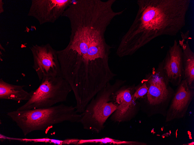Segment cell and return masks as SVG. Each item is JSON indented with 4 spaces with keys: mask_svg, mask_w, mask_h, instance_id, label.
<instances>
[{
    "mask_svg": "<svg viewBox=\"0 0 194 145\" xmlns=\"http://www.w3.org/2000/svg\"><path fill=\"white\" fill-rule=\"evenodd\" d=\"M111 93L108 83L87 104L79 122L84 129L98 133L103 129L107 119L117 108L111 101Z\"/></svg>",
    "mask_w": 194,
    "mask_h": 145,
    "instance_id": "cell-4",
    "label": "cell"
},
{
    "mask_svg": "<svg viewBox=\"0 0 194 145\" xmlns=\"http://www.w3.org/2000/svg\"><path fill=\"white\" fill-rule=\"evenodd\" d=\"M149 79L147 94L148 103L156 106L164 102L169 97L170 91L167 84L168 80L163 71L162 61L158 68L152 70Z\"/></svg>",
    "mask_w": 194,
    "mask_h": 145,
    "instance_id": "cell-8",
    "label": "cell"
},
{
    "mask_svg": "<svg viewBox=\"0 0 194 145\" xmlns=\"http://www.w3.org/2000/svg\"><path fill=\"white\" fill-rule=\"evenodd\" d=\"M133 94L130 89L121 90L116 96L117 108L114 117L115 119L121 121L128 117L134 107Z\"/></svg>",
    "mask_w": 194,
    "mask_h": 145,
    "instance_id": "cell-11",
    "label": "cell"
},
{
    "mask_svg": "<svg viewBox=\"0 0 194 145\" xmlns=\"http://www.w3.org/2000/svg\"><path fill=\"white\" fill-rule=\"evenodd\" d=\"M162 68L168 81L179 85L184 77L182 50L176 40L170 46L162 61Z\"/></svg>",
    "mask_w": 194,
    "mask_h": 145,
    "instance_id": "cell-7",
    "label": "cell"
},
{
    "mask_svg": "<svg viewBox=\"0 0 194 145\" xmlns=\"http://www.w3.org/2000/svg\"><path fill=\"white\" fill-rule=\"evenodd\" d=\"M172 100L166 118V122L184 117L194 97L193 89L186 80H182Z\"/></svg>",
    "mask_w": 194,
    "mask_h": 145,
    "instance_id": "cell-9",
    "label": "cell"
},
{
    "mask_svg": "<svg viewBox=\"0 0 194 145\" xmlns=\"http://www.w3.org/2000/svg\"><path fill=\"white\" fill-rule=\"evenodd\" d=\"M30 49L33 56V67L40 82L45 77L61 76L57 51L50 44L32 45Z\"/></svg>",
    "mask_w": 194,
    "mask_h": 145,
    "instance_id": "cell-5",
    "label": "cell"
},
{
    "mask_svg": "<svg viewBox=\"0 0 194 145\" xmlns=\"http://www.w3.org/2000/svg\"><path fill=\"white\" fill-rule=\"evenodd\" d=\"M148 89V87L146 82L144 83L139 87L133 94V98L135 100L136 99L143 97L147 94Z\"/></svg>",
    "mask_w": 194,
    "mask_h": 145,
    "instance_id": "cell-14",
    "label": "cell"
},
{
    "mask_svg": "<svg viewBox=\"0 0 194 145\" xmlns=\"http://www.w3.org/2000/svg\"><path fill=\"white\" fill-rule=\"evenodd\" d=\"M4 3L2 0H0V13L1 14L4 11L3 5Z\"/></svg>",
    "mask_w": 194,
    "mask_h": 145,
    "instance_id": "cell-15",
    "label": "cell"
},
{
    "mask_svg": "<svg viewBox=\"0 0 194 145\" xmlns=\"http://www.w3.org/2000/svg\"><path fill=\"white\" fill-rule=\"evenodd\" d=\"M138 10L116 51L119 57L132 55L157 37L176 36L186 25L190 0H138Z\"/></svg>",
    "mask_w": 194,
    "mask_h": 145,
    "instance_id": "cell-1",
    "label": "cell"
},
{
    "mask_svg": "<svg viewBox=\"0 0 194 145\" xmlns=\"http://www.w3.org/2000/svg\"><path fill=\"white\" fill-rule=\"evenodd\" d=\"M7 115L20 129L24 136L34 131L46 134L53 125L64 122L79 123L82 113H78L75 106L63 103L45 108L28 110H16Z\"/></svg>",
    "mask_w": 194,
    "mask_h": 145,
    "instance_id": "cell-2",
    "label": "cell"
},
{
    "mask_svg": "<svg viewBox=\"0 0 194 145\" xmlns=\"http://www.w3.org/2000/svg\"><path fill=\"white\" fill-rule=\"evenodd\" d=\"M39 87L30 92V99L16 109L18 111L48 108L66 101L72 91L70 85L61 76L46 77Z\"/></svg>",
    "mask_w": 194,
    "mask_h": 145,
    "instance_id": "cell-3",
    "label": "cell"
},
{
    "mask_svg": "<svg viewBox=\"0 0 194 145\" xmlns=\"http://www.w3.org/2000/svg\"><path fill=\"white\" fill-rule=\"evenodd\" d=\"M72 0H32L27 16L35 19L40 25L53 23L62 16Z\"/></svg>",
    "mask_w": 194,
    "mask_h": 145,
    "instance_id": "cell-6",
    "label": "cell"
},
{
    "mask_svg": "<svg viewBox=\"0 0 194 145\" xmlns=\"http://www.w3.org/2000/svg\"><path fill=\"white\" fill-rule=\"evenodd\" d=\"M23 85H17L10 84L0 79V99L10 100L20 102L28 101L31 94L24 89Z\"/></svg>",
    "mask_w": 194,
    "mask_h": 145,
    "instance_id": "cell-12",
    "label": "cell"
},
{
    "mask_svg": "<svg viewBox=\"0 0 194 145\" xmlns=\"http://www.w3.org/2000/svg\"><path fill=\"white\" fill-rule=\"evenodd\" d=\"M134 142L118 140L109 138L106 137L100 139L91 140H80L78 144H80L87 143H100L103 144H132Z\"/></svg>",
    "mask_w": 194,
    "mask_h": 145,
    "instance_id": "cell-13",
    "label": "cell"
},
{
    "mask_svg": "<svg viewBox=\"0 0 194 145\" xmlns=\"http://www.w3.org/2000/svg\"><path fill=\"white\" fill-rule=\"evenodd\" d=\"M181 39L179 43L182 50V58L184 79L189 87L194 89V53L191 49L189 43L190 39L189 30L185 32H181Z\"/></svg>",
    "mask_w": 194,
    "mask_h": 145,
    "instance_id": "cell-10",
    "label": "cell"
}]
</instances>
